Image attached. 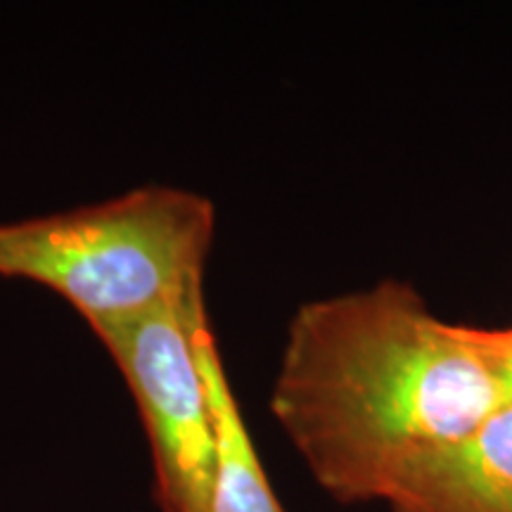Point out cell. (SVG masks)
<instances>
[{"label": "cell", "instance_id": "cell-1", "mask_svg": "<svg viewBox=\"0 0 512 512\" xmlns=\"http://www.w3.org/2000/svg\"><path fill=\"white\" fill-rule=\"evenodd\" d=\"M496 366V330L439 320L387 280L294 313L271 411L337 501H389L415 465L505 408Z\"/></svg>", "mask_w": 512, "mask_h": 512}, {"label": "cell", "instance_id": "cell-2", "mask_svg": "<svg viewBox=\"0 0 512 512\" xmlns=\"http://www.w3.org/2000/svg\"><path fill=\"white\" fill-rule=\"evenodd\" d=\"M214 223L207 197L140 185L114 200L0 223V275L60 294L93 330L204 292Z\"/></svg>", "mask_w": 512, "mask_h": 512}, {"label": "cell", "instance_id": "cell-3", "mask_svg": "<svg viewBox=\"0 0 512 512\" xmlns=\"http://www.w3.org/2000/svg\"><path fill=\"white\" fill-rule=\"evenodd\" d=\"M204 318L200 292L93 328L138 403L164 512H211L214 425L195 351V328Z\"/></svg>", "mask_w": 512, "mask_h": 512}, {"label": "cell", "instance_id": "cell-4", "mask_svg": "<svg viewBox=\"0 0 512 512\" xmlns=\"http://www.w3.org/2000/svg\"><path fill=\"white\" fill-rule=\"evenodd\" d=\"M389 501L399 512H512V406L415 465Z\"/></svg>", "mask_w": 512, "mask_h": 512}, {"label": "cell", "instance_id": "cell-5", "mask_svg": "<svg viewBox=\"0 0 512 512\" xmlns=\"http://www.w3.org/2000/svg\"><path fill=\"white\" fill-rule=\"evenodd\" d=\"M197 361L209 394L214 425V491L211 512H283L264 475L223 370L209 318L195 328Z\"/></svg>", "mask_w": 512, "mask_h": 512}, {"label": "cell", "instance_id": "cell-6", "mask_svg": "<svg viewBox=\"0 0 512 512\" xmlns=\"http://www.w3.org/2000/svg\"><path fill=\"white\" fill-rule=\"evenodd\" d=\"M496 375L501 382L505 406H512V330H496Z\"/></svg>", "mask_w": 512, "mask_h": 512}]
</instances>
